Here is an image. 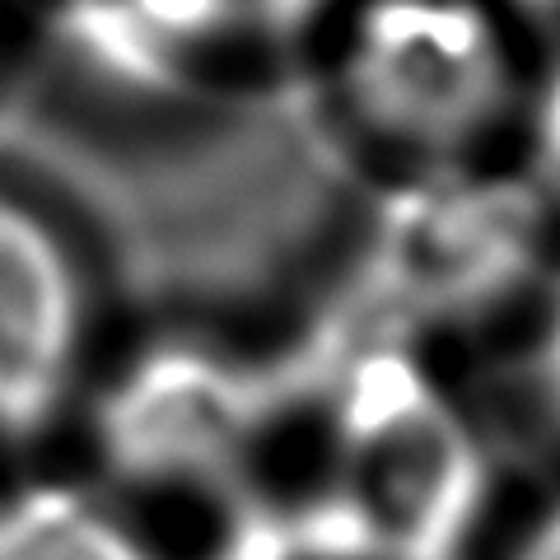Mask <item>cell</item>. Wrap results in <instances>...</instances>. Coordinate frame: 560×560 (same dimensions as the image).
I'll list each match as a JSON object with an SVG mask.
<instances>
[{"instance_id":"5b68a950","label":"cell","mask_w":560,"mask_h":560,"mask_svg":"<svg viewBox=\"0 0 560 560\" xmlns=\"http://www.w3.org/2000/svg\"><path fill=\"white\" fill-rule=\"evenodd\" d=\"M66 24L108 75L160 84L173 80L220 38V0H66Z\"/></svg>"},{"instance_id":"30bf717a","label":"cell","mask_w":560,"mask_h":560,"mask_svg":"<svg viewBox=\"0 0 560 560\" xmlns=\"http://www.w3.org/2000/svg\"><path fill=\"white\" fill-rule=\"evenodd\" d=\"M504 560H560V500L528 523V533L514 541V551Z\"/></svg>"},{"instance_id":"7a4b0ae2","label":"cell","mask_w":560,"mask_h":560,"mask_svg":"<svg viewBox=\"0 0 560 560\" xmlns=\"http://www.w3.org/2000/svg\"><path fill=\"white\" fill-rule=\"evenodd\" d=\"M337 84L378 140L425 160L481 145L518 98L510 38L486 0H360Z\"/></svg>"},{"instance_id":"6da1fadb","label":"cell","mask_w":560,"mask_h":560,"mask_svg":"<svg viewBox=\"0 0 560 560\" xmlns=\"http://www.w3.org/2000/svg\"><path fill=\"white\" fill-rule=\"evenodd\" d=\"M481 514L486 463L458 420L420 393H360L313 490L243 528L230 560H467Z\"/></svg>"},{"instance_id":"3957f363","label":"cell","mask_w":560,"mask_h":560,"mask_svg":"<svg viewBox=\"0 0 560 560\" xmlns=\"http://www.w3.org/2000/svg\"><path fill=\"white\" fill-rule=\"evenodd\" d=\"M90 341L84 280L33 206L0 197V440H33L75 397Z\"/></svg>"},{"instance_id":"8992f818","label":"cell","mask_w":560,"mask_h":560,"mask_svg":"<svg viewBox=\"0 0 560 560\" xmlns=\"http://www.w3.org/2000/svg\"><path fill=\"white\" fill-rule=\"evenodd\" d=\"M0 560H164V551L90 490L28 486L0 500Z\"/></svg>"},{"instance_id":"ba28073f","label":"cell","mask_w":560,"mask_h":560,"mask_svg":"<svg viewBox=\"0 0 560 560\" xmlns=\"http://www.w3.org/2000/svg\"><path fill=\"white\" fill-rule=\"evenodd\" d=\"M533 383H537V397L556 420H560V276L541 304V318H537V337H533Z\"/></svg>"},{"instance_id":"277c9868","label":"cell","mask_w":560,"mask_h":560,"mask_svg":"<svg viewBox=\"0 0 560 560\" xmlns=\"http://www.w3.org/2000/svg\"><path fill=\"white\" fill-rule=\"evenodd\" d=\"M257 407L238 378L206 360L154 364L108 416V458L150 486H206L238 463Z\"/></svg>"},{"instance_id":"9c48e42d","label":"cell","mask_w":560,"mask_h":560,"mask_svg":"<svg viewBox=\"0 0 560 560\" xmlns=\"http://www.w3.org/2000/svg\"><path fill=\"white\" fill-rule=\"evenodd\" d=\"M308 5L313 0H220L224 24L230 28H238V24L271 28V24H285V20H294V14H304Z\"/></svg>"},{"instance_id":"52a82bcc","label":"cell","mask_w":560,"mask_h":560,"mask_svg":"<svg viewBox=\"0 0 560 560\" xmlns=\"http://www.w3.org/2000/svg\"><path fill=\"white\" fill-rule=\"evenodd\" d=\"M528 150H533V164L541 173L556 197H560V61L541 75V84L533 90L528 103Z\"/></svg>"}]
</instances>
